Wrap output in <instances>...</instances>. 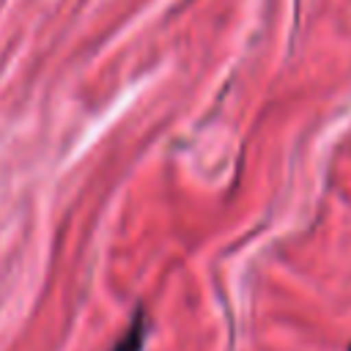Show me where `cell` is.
<instances>
[{
    "instance_id": "obj_1",
    "label": "cell",
    "mask_w": 351,
    "mask_h": 351,
    "mask_svg": "<svg viewBox=\"0 0 351 351\" xmlns=\"http://www.w3.org/2000/svg\"><path fill=\"white\" fill-rule=\"evenodd\" d=\"M143 343H145V315L137 313L134 321H132L129 329L121 335V340L115 343L112 351H143Z\"/></svg>"
}]
</instances>
